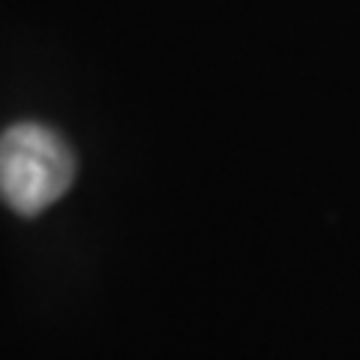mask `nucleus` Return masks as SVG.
Wrapping results in <instances>:
<instances>
[{"label":"nucleus","instance_id":"f257e3e1","mask_svg":"<svg viewBox=\"0 0 360 360\" xmlns=\"http://www.w3.org/2000/svg\"><path fill=\"white\" fill-rule=\"evenodd\" d=\"M78 174L72 144L45 123H13L0 132V201L18 217H39L70 193Z\"/></svg>","mask_w":360,"mask_h":360}]
</instances>
